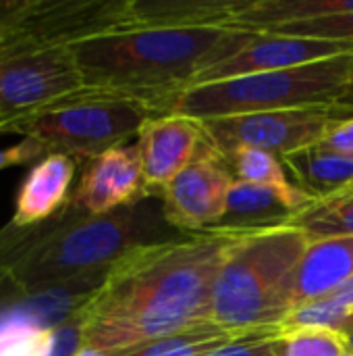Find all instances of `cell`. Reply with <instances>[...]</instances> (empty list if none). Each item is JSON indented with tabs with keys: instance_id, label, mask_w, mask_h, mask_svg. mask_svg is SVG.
<instances>
[{
	"instance_id": "11",
	"label": "cell",
	"mask_w": 353,
	"mask_h": 356,
	"mask_svg": "<svg viewBox=\"0 0 353 356\" xmlns=\"http://www.w3.org/2000/svg\"><path fill=\"white\" fill-rule=\"evenodd\" d=\"M233 184L231 165L208 142L198 159L162 190L164 221L175 229L193 234L216 229Z\"/></svg>"
},
{
	"instance_id": "25",
	"label": "cell",
	"mask_w": 353,
	"mask_h": 356,
	"mask_svg": "<svg viewBox=\"0 0 353 356\" xmlns=\"http://www.w3.org/2000/svg\"><path fill=\"white\" fill-rule=\"evenodd\" d=\"M46 154H48V148L44 144L31 138H23L21 142L12 146L0 148V171L8 167H19V165H33Z\"/></svg>"
},
{
	"instance_id": "13",
	"label": "cell",
	"mask_w": 353,
	"mask_h": 356,
	"mask_svg": "<svg viewBox=\"0 0 353 356\" xmlns=\"http://www.w3.org/2000/svg\"><path fill=\"white\" fill-rule=\"evenodd\" d=\"M347 52H353V44L347 42H327V40L258 31L256 38L243 50L202 71L196 77L193 86L254 75V73L293 69V67L327 60L333 56H341Z\"/></svg>"
},
{
	"instance_id": "10",
	"label": "cell",
	"mask_w": 353,
	"mask_h": 356,
	"mask_svg": "<svg viewBox=\"0 0 353 356\" xmlns=\"http://www.w3.org/2000/svg\"><path fill=\"white\" fill-rule=\"evenodd\" d=\"M335 121L329 106L287 108L200 121L212 148L229 161L237 150H262L275 156H289L320 142Z\"/></svg>"
},
{
	"instance_id": "17",
	"label": "cell",
	"mask_w": 353,
	"mask_h": 356,
	"mask_svg": "<svg viewBox=\"0 0 353 356\" xmlns=\"http://www.w3.org/2000/svg\"><path fill=\"white\" fill-rule=\"evenodd\" d=\"M298 215V209L281 194L262 186L235 179L227 196L225 215L216 229L237 234L277 229L291 225Z\"/></svg>"
},
{
	"instance_id": "28",
	"label": "cell",
	"mask_w": 353,
	"mask_h": 356,
	"mask_svg": "<svg viewBox=\"0 0 353 356\" xmlns=\"http://www.w3.org/2000/svg\"><path fill=\"white\" fill-rule=\"evenodd\" d=\"M15 125H17V121L0 115V136H6V134H12L15 136Z\"/></svg>"
},
{
	"instance_id": "16",
	"label": "cell",
	"mask_w": 353,
	"mask_h": 356,
	"mask_svg": "<svg viewBox=\"0 0 353 356\" xmlns=\"http://www.w3.org/2000/svg\"><path fill=\"white\" fill-rule=\"evenodd\" d=\"M352 277L353 236L310 242L291 280V313L325 298Z\"/></svg>"
},
{
	"instance_id": "4",
	"label": "cell",
	"mask_w": 353,
	"mask_h": 356,
	"mask_svg": "<svg viewBox=\"0 0 353 356\" xmlns=\"http://www.w3.org/2000/svg\"><path fill=\"white\" fill-rule=\"evenodd\" d=\"M308 246L293 225L241 234L216 273L210 321L239 336L277 332L291 313V280Z\"/></svg>"
},
{
	"instance_id": "6",
	"label": "cell",
	"mask_w": 353,
	"mask_h": 356,
	"mask_svg": "<svg viewBox=\"0 0 353 356\" xmlns=\"http://www.w3.org/2000/svg\"><path fill=\"white\" fill-rule=\"evenodd\" d=\"M108 271L40 290H21L0 275V356L81 355L79 315Z\"/></svg>"
},
{
	"instance_id": "2",
	"label": "cell",
	"mask_w": 353,
	"mask_h": 356,
	"mask_svg": "<svg viewBox=\"0 0 353 356\" xmlns=\"http://www.w3.org/2000/svg\"><path fill=\"white\" fill-rule=\"evenodd\" d=\"M258 31L231 25H141L69 46L85 90L131 96L158 115L212 65L243 50Z\"/></svg>"
},
{
	"instance_id": "18",
	"label": "cell",
	"mask_w": 353,
	"mask_h": 356,
	"mask_svg": "<svg viewBox=\"0 0 353 356\" xmlns=\"http://www.w3.org/2000/svg\"><path fill=\"white\" fill-rule=\"evenodd\" d=\"M283 165L295 175L298 186L316 200L337 194L353 181V156L339 154L320 142L285 156Z\"/></svg>"
},
{
	"instance_id": "12",
	"label": "cell",
	"mask_w": 353,
	"mask_h": 356,
	"mask_svg": "<svg viewBox=\"0 0 353 356\" xmlns=\"http://www.w3.org/2000/svg\"><path fill=\"white\" fill-rule=\"evenodd\" d=\"M150 198L137 144L117 146L85 163L64 207L83 215H108Z\"/></svg>"
},
{
	"instance_id": "23",
	"label": "cell",
	"mask_w": 353,
	"mask_h": 356,
	"mask_svg": "<svg viewBox=\"0 0 353 356\" xmlns=\"http://www.w3.org/2000/svg\"><path fill=\"white\" fill-rule=\"evenodd\" d=\"M266 33L353 44V10L343 13V15H329V17H320V19H308V21L287 23V25H277V27L266 29Z\"/></svg>"
},
{
	"instance_id": "7",
	"label": "cell",
	"mask_w": 353,
	"mask_h": 356,
	"mask_svg": "<svg viewBox=\"0 0 353 356\" xmlns=\"http://www.w3.org/2000/svg\"><path fill=\"white\" fill-rule=\"evenodd\" d=\"M154 115L158 113L144 100L83 90L21 119L15 136L37 140L48 152L87 163L127 144Z\"/></svg>"
},
{
	"instance_id": "8",
	"label": "cell",
	"mask_w": 353,
	"mask_h": 356,
	"mask_svg": "<svg viewBox=\"0 0 353 356\" xmlns=\"http://www.w3.org/2000/svg\"><path fill=\"white\" fill-rule=\"evenodd\" d=\"M83 90L69 46L0 25V115L19 123Z\"/></svg>"
},
{
	"instance_id": "30",
	"label": "cell",
	"mask_w": 353,
	"mask_h": 356,
	"mask_svg": "<svg viewBox=\"0 0 353 356\" xmlns=\"http://www.w3.org/2000/svg\"><path fill=\"white\" fill-rule=\"evenodd\" d=\"M347 340H350V353L353 355V334H350V336H347Z\"/></svg>"
},
{
	"instance_id": "14",
	"label": "cell",
	"mask_w": 353,
	"mask_h": 356,
	"mask_svg": "<svg viewBox=\"0 0 353 356\" xmlns=\"http://www.w3.org/2000/svg\"><path fill=\"white\" fill-rule=\"evenodd\" d=\"M208 144L202 123L181 115H154L137 134L144 179L150 196L162 190L185 169Z\"/></svg>"
},
{
	"instance_id": "3",
	"label": "cell",
	"mask_w": 353,
	"mask_h": 356,
	"mask_svg": "<svg viewBox=\"0 0 353 356\" xmlns=\"http://www.w3.org/2000/svg\"><path fill=\"white\" fill-rule=\"evenodd\" d=\"M160 217L162 202L150 196L108 215L64 207L37 225L8 221L0 227V275L21 290H40L108 271L131 250L166 240Z\"/></svg>"
},
{
	"instance_id": "29",
	"label": "cell",
	"mask_w": 353,
	"mask_h": 356,
	"mask_svg": "<svg viewBox=\"0 0 353 356\" xmlns=\"http://www.w3.org/2000/svg\"><path fill=\"white\" fill-rule=\"evenodd\" d=\"M341 194H353V181H350L343 190H339V192H337V194H333V196H341ZM329 198H331V196H329Z\"/></svg>"
},
{
	"instance_id": "27",
	"label": "cell",
	"mask_w": 353,
	"mask_h": 356,
	"mask_svg": "<svg viewBox=\"0 0 353 356\" xmlns=\"http://www.w3.org/2000/svg\"><path fill=\"white\" fill-rule=\"evenodd\" d=\"M333 113H335L337 117H339V115H353V54H352V63H350V75H347L345 90H343L341 98L335 102Z\"/></svg>"
},
{
	"instance_id": "24",
	"label": "cell",
	"mask_w": 353,
	"mask_h": 356,
	"mask_svg": "<svg viewBox=\"0 0 353 356\" xmlns=\"http://www.w3.org/2000/svg\"><path fill=\"white\" fill-rule=\"evenodd\" d=\"M275 336L277 332H260V334H248L231 344L214 350L208 356H277L275 353Z\"/></svg>"
},
{
	"instance_id": "22",
	"label": "cell",
	"mask_w": 353,
	"mask_h": 356,
	"mask_svg": "<svg viewBox=\"0 0 353 356\" xmlns=\"http://www.w3.org/2000/svg\"><path fill=\"white\" fill-rule=\"evenodd\" d=\"M277 356H345L350 340L345 334L329 327H289L277 330Z\"/></svg>"
},
{
	"instance_id": "19",
	"label": "cell",
	"mask_w": 353,
	"mask_h": 356,
	"mask_svg": "<svg viewBox=\"0 0 353 356\" xmlns=\"http://www.w3.org/2000/svg\"><path fill=\"white\" fill-rule=\"evenodd\" d=\"M227 163L231 165L237 181L262 186V188H268V190L281 194L287 202H291L298 209L300 215L316 202V198L312 194L304 192L300 186L291 184L285 177L283 161H279V156H275L270 152L243 148V150H237Z\"/></svg>"
},
{
	"instance_id": "21",
	"label": "cell",
	"mask_w": 353,
	"mask_h": 356,
	"mask_svg": "<svg viewBox=\"0 0 353 356\" xmlns=\"http://www.w3.org/2000/svg\"><path fill=\"white\" fill-rule=\"evenodd\" d=\"M291 225L300 227L310 242L353 236V194L316 200L308 211L298 215Z\"/></svg>"
},
{
	"instance_id": "9",
	"label": "cell",
	"mask_w": 353,
	"mask_h": 356,
	"mask_svg": "<svg viewBox=\"0 0 353 356\" xmlns=\"http://www.w3.org/2000/svg\"><path fill=\"white\" fill-rule=\"evenodd\" d=\"M0 25L71 46L104 31L139 27V19L135 0H10L0 2Z\"/></svg>"
},
{
	"instance_id": "32",
	"label": "cell",
	"mask_w": 353,
	"mask_h": 356,
	"mask_svg": "<svg viewBox=\"0 0 353 356\" xmlns=\"http://www.w3.org/2000/svg\"><path fill=\"white\" fill-rule=\"evenodd\" d=\"M345 356H353V355H352V353H350V355H345Z\"/></svg>"
},
{
	"instance_id": "5",
	"label": "cell",
	"mask_w": 353,
	"mask_h": 356,
	"mask_svg": "<svg viewBox=\"0 0 353 356\" xmlns=\"http://www.w3.org/2000/svg\"><path fill=\"white\" fill-rule=\"evenodd\" d=\"M352 54L347 52L293 69L189 86L169 102L166 113L210 121L287 108H333L345 90Z\"/></svg>"
},
{
	"instance_id": "31",
	"label": "cell",
	"mask_w": 353,
	"mask_h": 356,
	"mask_svg": "<svg viewBox=\"0 0 353 356\" xmlns=\"http://www.w3.org/2000/svg\"><path fill=\"white\" fill-rule=\"evenodd\" d=\"M79 356H92V355H87V353H81V355Z\"/></svg>"
},
{
	"instance_id": "1",
	"label": "cell",
	"mask_w": 353,
	"mask_h": 356,
	"mask_svg": "<svg viewBox=\"0 0 353 356\" xmlns=\"http://www.w3.org/2000/svg\"><path fill=\"white\" fill-rule=\"evenodd\" d=\"M237 232L208 229L139 246L114 263L81 311V350L117 356L210 321L212 288Z\"/></svg>"
},
{
	"instance_id": "15",
	"label": "cell",
	"mask_w": 353,
	"mask_h": 356,
	"mask_svg": "<svg viewBox=\"0 0 353 356\" xmlns=\"http://www.w3.org/2000/svg\"><path fill=\"white\" fill-rule=\"evenodd\" d=\"M75 171L77 161L62 152H48L33 163L17 188L10 223L29 227L60 213L69 202Z\"/></svg>"
},
{
	"instance_id": "26",
	"label": "cell",
	"mask_w": 353,
	"mask_h": 356,
	"mask_svg": "<svg viewBox=\"0 0 353 356\" xmlns=\"http://www.w3.org/2000/svg\"><path fill=\"white\" fill-rule=\"evenodd\" d=\"M320 144L339 154L353 156V115H335V121L327 129Z\"/></svg>"
},
{
	"instance_id": "20",
	"label": "cell",
	"mask_w": 353,
	"mask_h": 356,
	"mask_svg": "<svg viewBox=\"0 0 353 356\" xmlns=\"http://www.w3.org/2000/svg\"><path fill=\"white\" fill-rule=\"evenodd\" d=\"M243 336H248V334H243ZM237 338H241V336L227 332V330L218 327L216 323L208 321V323L177 332V334L146 342L137 348H131V350L117 356H208L214 350L231 344Z\"/></svg>"
}]
</instances>
